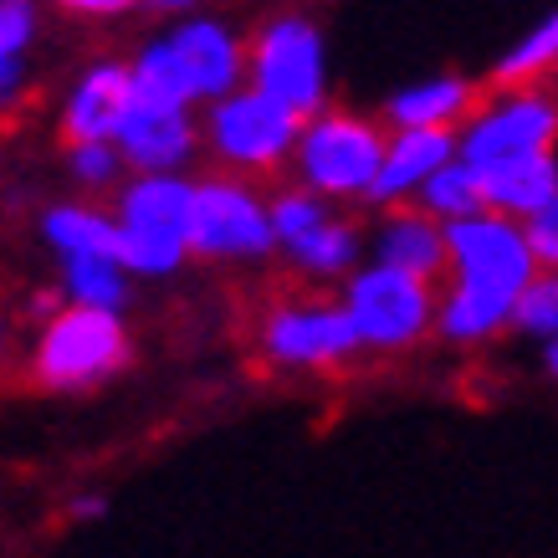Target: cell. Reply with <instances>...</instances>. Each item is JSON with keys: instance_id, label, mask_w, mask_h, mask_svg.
<instances>
[{"instance_id": "obj_1", "label": "cell", "mask_w": 558, "mask_h": 558, "mask_svg": "<svg viewBox=\"0 0 558 558\" xmlns=\"http://www.w3.org/2000/svg\"><path fill=\"white\" fill-rule=\"evenodd\" d=\"M190 216L195 185L174 170L138 174L119 201V256L138 277H165L190 252Z\"/></svg>"}, {"instance_id": "obj_2", "label": "cell", "mask_w": 558, "mask_h": 558, "mask_svg": "<svg viewBox=\"0 0 558 558\" xmlns=\"http://www.w3.org/2000/svg\"><path fill=\"white\" fill-rule=\"evenodd\" d=\"M129 364V333L119 307H68L47 323L36 343V379L51 389H87Z\"/></svg>"}, {"instance_id": "obj_3", "label": "cell", "mask_w": 558, "mask_h": 558, "mask_svg": "<svg viewBox=\"0 0 558 558\" xmlns=\"http://www.w3.org/2000/svg\"><path fill=\"white\" fill-rule=\"evenodd\" d=\"M389 138L369 119L354 113H318L303 123L298 138V170L318 195H369L379 180Z\"/></svg>"}, {"instance_id": "obj_4", "label": "cell", "mask_w": 558, "mask_h": 558, "mask_svg": "<svg viewBox=\"0 0 558 558\" xmlns=\"http://www.w3.org/2000/svg\"><path fill=\"white\" fill-rule=\"evenodd\" d=\"M343 307L354 313L359 339L369 349H410L430 328V318H436L430 277L389 267V262H374V267L354 271V282L343 292Z\"/></svg>"}, {"instance_id": "obj_5", "label": "cell", "mask_w": 558, "mask_h": 558, "mask_svg": "<svg viewBox=\"0 0 558 558\" xmlns=\"http://www.w3.org/2000/svg\"><path fill=\"white\" fill-rule=\"evenodd\" d=\"M210 144L226 165H241V170H271L282 165L298 138H303V113L292 102L271 98L267 87H246V93H226L210 108Z\"/></svg>"}, {"instance_id": "obj_6", "label": "cell", "mask_w": 558, "mask_h": 558, "mask_svg": "<svg viewBox=\"0 0 558 558\" xmlns=\"http://www.w3.org/2000/svg\"><path fill=\"white\" fill-rule=\"evenodd\" d=\"M446 246H451L457 282H472V288L518 298L538 277V256H533V241H527V226L512 216H497V210L446 220Z\"/></svg>"}, {"instance_id": "obj_7", "label": "cell", "mask_w": 558, "mask_h": 558, "mask_svg": "<svg viewBox=\"0 0 558 558\" xmlns=\"http://www.w3.org/2000/svg\"><path fill=\"white\" fill-rule=\"evenodd\" d=\"M252 83L267 87L271 98L292 102L303 119H313L328 93V62H323V36L303 16L267 21L252 41Z\"/></svg>"}, {"instance_id": "obj_8", "label": "cell", "mask_w": 558, "mask_h": 558, "mask_svg": "<svg viewBox=\"0 0 558 558\" xmlns=\"http://www.w3.org/2000/svg\"><path fill=\"white\" fill-rule=\"evenodd\" d=\"M277 241L271 205L256 201V190L241 180H201L195 185V216H190V252L220 256V262H252L267 256Z\"/></svg>"}, {"instance_id": "obj_9", "label": "cell", "mask_w": 558, "mask_h": 558, "mask_svg": "<svg viewBox=\"0 0 558 558\" xmlns=\"http://www.w3.org/2000/svg\"><path fill=\"white\" fill-rule=\"evenodd\" d=\"M558 138V102L527 87H502V98L482 108L466 129H461V159L482 165H502V159H523V154L554 149Z\"/></svg>"}, {"instance_id": "obj_10", "label": "cell", "mask_w": 558, "mask_h": 558, "mask_svg": "<svg viewBox=\"0 0 558 558\" xmlns=\"http://www.w3.org/2000/svg\"><path fill=\"white\" fill-rule=\"evenodd\" d=\"M262 343L277 364H292V369H318V364H333V359L354 354L359 343V323L349 307H282L271 313L267 328H262Z\"/></svg>"}, {"instance_id": "obj_11", "label": "cell", "mask_w": 558, "mask_h": 558, "mask_svg": "<svg viewBox=\"0 0 558 558\" xmlns=\"http://www.w3.org/2000/svg\"><path fill=\"white\" fill-rule=\"evenodd\" d=\"M113 144L123 149V159L138 174H159V170H180L190 154H195V123L190 108L174 102H154V98H134L123 113Z\"/></svg>"}, {"instance_id": "obj_12", "label": "cell", "mask_w": 558, "mask_h": 558, "mask_svg": "<svg viewBox=\"0 0 558 558\" xmlns=\"http://www.w3.org/2000/svg\"><path fill=\"white\" fill-rule=\"evenodd\" d=\"M457 154H461V138L451 129H400V134L389 138L379 180L369 185V201L389 205V201H400V195H410V190H421Z\"/></svg>"}, {"instance_id": "obj_13", "label": "cell", "mask_w": 558, "mask_h": 558, "mask_svg": "<svg viewBox=\"0 0 558 558\" xmlns=\"http://www.w3.org/2000/svg\"><path fill=\"white\" fill-rule=\"evenodd\" d=\"M129 102H134V72L119 68V62H98L83 83L72 87L62 129H68L72 144L113 138L119 134V123H123V113H129Z\"/></svg>"}, {"instance_id": "obj_14", "label": "cell", "mask_w": 558, "mask_h": 558, "mask_svg": "<svg viewBox=\"0 0 558 558\" xmlns=\"http://www.w3.org/2000/svg\"><path fill=\"white\" fill-rule=\"evenodd\" d=\"M174 47L185 57V68H190V77H195V93H201V98H226V93H236L241 72L252 68V51L241 47L220 21H185V26L174 32Z\"/></svg>"}, {"instance_id": "obj_15", "label": "cell", "mask_w": 558, "mask_h": 558, "mask_svg": "<svg viewBox=\"0 0 558 558\" xmlns=\"http://www.w3.org/2000/svg\"><path fill=\"white\" fill-rule=\"evenodd\" d=\"M482 190H487V210L512 220H527L533 210L558 195V159L554 149L523 154V159H502V165H482Z\"/></svg>"}, {"instance_id": "obj_16", "label": "cell", "mask_w": 558, "mask_h": 558, "mask_svg": "<svg viewBox=\"0 0 558 558\" xmlns=\"http://www.w3.org/2000/svg\"><path fill=\"white\" fill-rule=\"evenodd\" d=\"M374 262H389V267L421 271V277H436L440 267H451V246H446V226H436L430 216H415V210H400L379 226V241H374Z\"/></svg>"}, {"instance_id": "obj_17", "label": "cell", "mask_w": 558, "mask_h": 558, "mask_svg": "<svg viewBox=\"0 0 558 558\" xmlns=\"http://www.w3.org/2000/svg\"><path fill=\"white\" fill-rule=\"evenodd\" d=\"M476 108V87L466 77H430L389 98V123L395 129H457Z\"/></svg>"}, {"instance_id": "obj_18", "label": "cell", "mask_w": 558, "mask_h": 558, "mask_svg": "<svg viewBox=\"0 0 558 558\" xmlns=\"http://www.w3.org/2000/svg\"><path fill=\"white\" fill-rule=\"evenodd\" d=\"M512 307L518 298H502V292H487V288H472V282H451V292L440 298V333L451 343H482L492 333H502L512 323Z\"/></svg>"}, {"instance_id": "obj_19", "label": "cell", "mask_w": 558, "mask_h": 558, "mask_svg": "<svg viewBox=\"0 0 558 558\" xmlns=\"http://www.w3.org/2000/svg\"><path fill=\"white\" fill-rule=\"evenodd\" d=\"M41 231L62 256H119V216H102V210H87V205L47 210Z\"/></svg>"}, {"instance_id": "obj_20", "label": "cell", "mask_w": 558, "mask_h": 558, "mask_svg": "<svg viewBox=\"0 0 558 558\" xmlns=\"http://www.w3.org/2000/svg\"><path fill=\"white\" fill-rule=\"evenodd\" d=\"M129 72H134V98L174 102V108H190V102L201 98V93H195V77H190V68H185V57L174 47V36L149 41Z\"/></svg>"}, {"instance_id": "obj_21", "label": "cell", "mask_w": 558, "mask_h": 558, "mask_svg": "<svg viewBox=\"0 0 558 558\" xmlns=\"http://www.w3.org/2000/svg\"><path fill=\"white\" fill-rule=\"evenodd\" d=\"M421 205L436 220H466L487 210V190H482V174H476L472 159H446L430 180L421 185Z\"/></svg>"}, {"instance_id": "obj_22", "label": "cell", "mask_w": 558, "mask_h": 558, "mask_svg": "<svg viewBox=\"0 0 558 558\" xmlns=\"http://www.w3.org/2000/svg\"><path fill=\"white\" fill-rule=\"evenodd\" d=\"M62 288L72 303L123 307L129 303V267L119 256H62Z\"/></svg>"}, {"instance_id": "obj_23", "label": "cell", "mask_w": 558, "mask_h": 558, "mask_svg": "<svg viewBox=\"0 0 558 558\" xmlns=\"http://www.w3.org/2000/svg\"><path fill=\"white\" fill-rule=\"evenodd\" d=\"M548 68H558V11L554 16H543L533 32L518 41V47L497 62V72H492V83L497 87H518V83H533V77H543Z\"/></svg>"}, {"instance_id": "obj_24", "label": "cell", "mask_w": 558, "mask_h": 558, "mask_svg": "<svg viewBox=\"0 0 558 558\" xmlns=\"http://www.w3.org/2000/svg\"><path fill=\"white\" fill-rule=\"evenodd\" d=\"M288 252L298 256L303 271H323V277H328V271H349L359 262V236L343 220H318L303 241H292Z\"/></svg>"}, {"instance_id": "obj_25", "label": "cell", "mask_w": 558, "mask_h": 558, "mask_svg": "<svg viewBox=\"0 0 558 558\" xmlns=\"http://www.w3.org/2000/svg\"><path fill=\"white\" fill-rule=\"evenodd\" d=\"M36 36V5L32 0H0V98L21 83V62Z\"/></svg>"}, {"instance_id": "obj_26", "label": "cell", "mask_w": 558, "mask_h": 558, "mask_svg": "<svg viewBox=\"0 0 558 558\" xmlns=\"http://www.w3.org/2000/svg\"><path fill=\"white\" fill-rule=\"evenodd\" d=\"M512 323L533 333V339H558V271L543 267L523 292H518V307H512Z\"/></svg>"}, {"instance_id": "obj_27", "label": "cell", "mask_w": 558, "mask_h": 558, "mask_svg": "<svg viewBox=\"0 0 558 558\" xmlns=\"http://www.w3.org/2000/svg\"><path fill=\"white\" fill-rule=\"evenodd\" d=\"M318 220H328V210H323L318 190H282L277 201H271V226H277V241L282 246H292V241H303Z\"/></svg>"}, {"instance_id": "obj_28", "label": "cell", "mask_w": 558, "mask_h": 558, "mask_svg": "<svg viewBox=\"0 0 558 558\" xmlns=\"http://www.w3.org/2000/svg\"><path fill=\"white\" fill-rule=\"evenodd\" d=\"M123 165V149L113 138H87V144H72V174L83 185H108Z\"/></svg>"}, {"instance_id": "obj_29", "label": "cell", "mask_w": 558, "mask_h": 558, "mask_svg": "<svg viewBox=\"0 0 558 558\" xmlns=\"http://www.w3.org/2000/svg\"><path fill=\"white\" fill-rule=\"evenodd\" d=\"M523 226H527V241H533V256H538V267L558 271V195L543 205V210H533Z\"/></svg>"}, {"instance_id": "obj_30", "label": "cell", "mask_w": 558, "mask_h": 558, "mask_svg": "<svg viewBox=\"0 0 558 558\" xmlns=\"http://www.w3.org/2000/svg\"><path fill=\"white\" fill-rule=\"evenodd\" d=\"M57 5L72 16H129L138 0H57Z\"/></svg>"}, {"instance_id": "obj_31", "label": "cell", "mask_w": 558, "mask_h": 558, "mask_svg": "<svg viewBox=\"0 0 558 558\" xmlns=\"http://www.w3.org/2000/svg\"><path fill=\"white\" fill-rule=\"evenodd\" d=\"M154 11H165V16H180V11H190L195 0H149Z\"/></svg>"}, {"instance_id": "obj_32", "label": "cell", "mask_w": 558, "mask_h": 558, "mask_svg": "<svg viewBox=\"0 0 558 558\" xmlns=\"http://www.w3.org/2000/svg\"><path fill=\"white\" fill-rule=\"evenodd\" d=\"M72 512H77V518H102V502H98V497H87V502H77Z\"/></svg>"}, {"instance_id": "obj_33", "label": "cell", "mask_w": 558, "mask_h": 558, "mask_svg": "<svg viewBox=\"0 0 558 558\" xmlns=\"http://www.w3.org/2000/svg\"><path fill=\"white\" fill-rule=\"evenodd\" d=\"M543 364H548V374H554V379H558V339L548 343V349H543Z\"/></svg>"}, {"instance_id": "obj_34", "label": "cell", "mask_w": 558, "mask_h": 558, "mask_svg": "<svg viewBox=\"0 0 558 558\" xmlns=\"http://www.w3.org/2000/svg\"><path fill=\"white\" fill-rule=\"evenodd\" d=\"M0 343H5V328H0Z\"/></svg>"}]
</instances>
